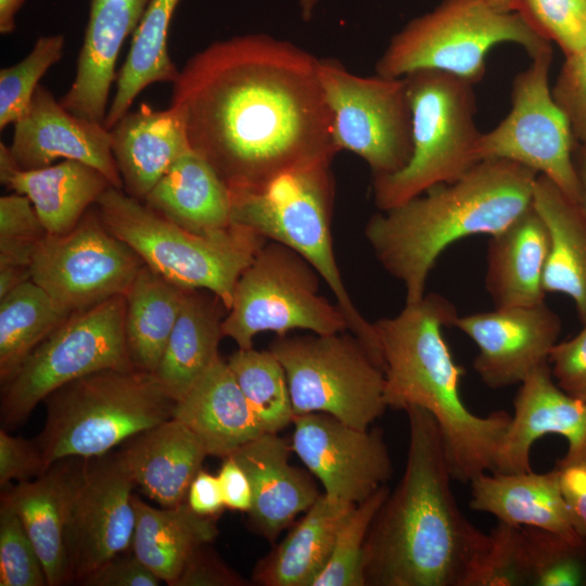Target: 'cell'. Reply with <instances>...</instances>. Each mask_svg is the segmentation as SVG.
<instances>
[{
	"instance_id": "1",
	"label": "cell",
	"mask_w": 586,
	"mask_h": 586,
	"mask_svg": "<svg viewBox=\"0 0 586 586\" xmlns=\"http://www.w3.org/2000/svg\"><path fill=\"white\" fill-rule=\"evenodd\" d=\"M317 65L292 42L250 34L211 43L180 69L170 106L229 191L339 153Z\"/></svg>"
},
{
	"instance_id": "2",
	"label": "cell",
	"mask_w": 586,
	"mask_h": 586,
	"mask_svg": "<svg viewBox=\"0 0 586 586\" xmlns=\"http://www.w3.org/2000/svg\"><path fill=\"white\" fill-rule=\"evenodd\" d=\"M409 444L404 474L375 513L364 549L368 586H462L487 534L460 511L437 422L405 410Z\"/></svg>"
},
{
	"instance_id": "3",
	"label": "cell",
	"mask_w": 586,
	"mask_h": 586,
	"mask_svg": "<svg viewBox=\"0 0 586 586\" xmlns=\"http://www.w3.org/2000/svg\"><path fill=\"white\" fill-rule=\"evenodd\" d=\"M455 306L438 294L424 295L394 317L373 322L384 367L387 408L419 407L441 430L454 480L467 483L492 468L509 425L505 410L485 417L472 413L460 394L464 373L443 334L457 317Z\"/></svg>"
},
{
	"instance_id": "4",
	"label": "cell",
	"mask_w": 586,
	"mask_h": 586,
	"mask_svg": "<svg viewBox=\"0 0 586 586\" xmlns=\"http://www.w3.org/2000/svg\"><path fill=\"white\" fill-rule=\"evenodd\" d=\"M537 176L514 162L484 160L456 181L373 215L365 237L381 266L404 285L406 304L424 297L429 273L449 245L492 237L523 214Z\"/></svg>"
},
{
	"instance_id": "5",
	"label": "cell",
	"mask_w": 586,
	"mask_h": 586,
	"mask_svg": "<svg viewBox=\"0 0 586 586\" xmlns=\"http://www.w3.org/2000/svg\"><path fill=\"white\" fill-rule=\"evenodd\" d=\"M104 227L153 271L183 290H206L230 308L235 284L268 241L231 224L207 233L190 231L113 186L97 201Z\"/></svg>"
},
{
	"instance_id": "6",
	"label": "cell",
	"mask_w": 586,
	"mask_h": 586,
	"mask_svg": "<svg viewBox=\"0 0 586 586\" xmlns=\"http://www.w3.org/2000/svg\"><path fill=\"white\" fill-rule=\"evenodd\" d=\"M35 440L46 467L66 458L105 456L133 435L174 417L176 400L153 373L103 369L73 380L43 400Z\"/></svg>"
},
{
	"instance_id": "7",
	"label": "cell",
	"mask_w": 586,
	"mask_h": 586,
	"mask_svg": "<svg viewBox=\"0 0 586 586\" xmlns=\"http://www.w3.org/2000/svg\"><path fill=\"white\" fill-rule=\"evenodd\" d=\"M330 165L295 167L255 188L229 191L231 221L251 228L268 241L286 245L305 258L329 285L349 331L383 367L373 323L355 306L333 253L330 227L334 183Z\"/></svg>"
},
{
	"instance_id": "8",
	"label": "cell",
	"mask_w": 586,
	"mask_h": 586,
	"mask_svg": "<svg viewBox=\"0 0 586 586\" xmlns=\"http://www.w3.org/2000/svg\"><path fill=\"white\" fill-rule=\"evenodd\" d=\"M506 42L521 46L531 59L551 48L517 11L497 10L486 0H442L392 37L375 74L400 78L438 71L474 85L485 75L488 52Z\"/></svg>"
},
{
	"instance_id": "9",
	"label": "cell",
	"mask_w": 586,
	"mask_h": 586,
	"mask_svg": "<svg viewBox=\"0 0 586 586\" xmlns=\"http://www.w3.org/2000/svg\"><path fill=\"white\" fill-rule=\"evenodd\" d=\"M404 78L412 151L400 170L373 178V198L380 211L437 184L454 182L479 163L475 145L481 132L474 120L473 85L438 71H418Z\"/></svg>"
},
{
	"instance_id": "10",
	"label": "cell",
	"mask_w": 586,
	"mask_h": 586,
	"mask_svg": "<svg viewBox=\"0 0 586 586\" xmlns=\"http://www.w3.org/2000/svg\"><path fill=\"white\" fill-rule=\"evenodd\" d=\"M294 416L322 412L366 430L387 408L382 367L352 332L278 336Z\"/></svg>"
},
{
	"instance_id": "11",
	"label": "cell",
	"mask_w": 586,
	"mask_h": 586,
	"mask_svg": "<svg viewBox=\"0 0 586 586\" xmlns=\"http://www.w3.org/2000/svg\"><path fill=\"white\" fill-rule=\"evenodd\" d=\"M125 317V295L73 313L2 383V428L22 424L40 402L73 380L103 369L135 368Z\"/></svg>"
},
{
	"instance_id": "12",
	"label": "cell",
	"mask_w": 586,
	"mask_h": 586,
	"mask_svg": "<svg viewBox=\"0 0 586 586\" xmlns=\"http://www.w3.org/2000/svg\"><path fill=\"white\" fill-rule=\"evenodd\" d=\"M319 278L297 252L267 241L235 284L222 335L239 348H251L260 332L283 336L296 329L316 334L349 330L339 305L319 294Z\"/></svg>"
},
{
	"instance_id": "13",
	"label": "cell",
	"mask_w": 586,
	"mask_h": 586,
	"mask_svg": "<svg viewBox=\"0 0 586 586\" xmlns=\"http://www.w3.org/2000/svg\"><path fill=\"white\" fill-rule=\"evenodd\" d=\"M317 71L337 151L361 157L372 178L400 170L412 151L405 78L359 76L332 58Z\"/></svg>"
},
{
	"instance_id": "14",
	"label": "cell",
	"mask_w": 586,
	"mask_h": 586,
	"mask_svg": "<svg viewBox=\"0 0 586 586\" xmlns=\"http://www.w3.org/2000/svg\"><path fill=\"white\" fill-rule=\"evenodd\" d=\"M552 49L532 58L511 86V107L475 145L477 162L506 160L548 178L579 204L581 189L573 158V132L549 86Z\"/></svg>"
},
{
	"instance_id": "15",
	"label": "cell",
	"mask_w": 586,
	"mask_h": 586,
	"mask_svg": "<svg viewBox=\"0 0 586 586\" xmlns=\"http://www.w3.org/2000/svg\"><path fill=\"white\" fill-rule=\"evenodd\" d=\"M143 265L141 258L87 212L64 234L47 233L35 249L30 279L62 309L73 314L125 295Z\"/></svg>"
},
{
	"instance_id": "16",
	"label": "cell",
	"mask_w": 586,
	"mask_h": 586,
	"mask_svg": "<svg viewBox=\"0 0 586 586\" xmlns=\"http://www.w3.org/2000/svg\"><path fill=\"white\" fill-rule=\"evenodd\" d=\"M79 460L65 524L71 577L76 584L131 547L136 523L131 494L136 485L115 454Z\"/></svg>"
},
{
	"instance_id": "17",
	"label": "cell",
	"mask_w": 586,
	"mask_h": 586,
	"mask_svg": "<svg viewBox=\"0 0 586 586\" xmlns=\"http://www.w3.org/2000/svg\"><path fill=\"white\" fill-rule=\"evenodd\" d=\"M292 450L328 497L357 505L385 485L393 466L380 429L362 430L322 412L296 415Z\"/></svg>"
},
{
	"instance_id": "18",
	"label": "cell",
	"mask_w": 586,
	"mask_h": 586,
	"mask_svg": "<svg viewBox=\"0 0 586 586\" xmlns=\"http://www.w3.org/2000/svg\"><path fill=\"white\" fill-rule=\"evenodd\" d=\"M453 327L477 346L473 369L486 386L497 390L521 384L548 361L562 323L544 301L457 316Z\"/></svg>"
},
{
	"instance_id": "19",
	"label": "cell",
	"mask_w": 586,
	"mask_h": 586,
	"mask_svg": "<svg viewBox=\"0 0 586 586\" xmlns=\"http://www.w3.org/2000/svg\"><path fill=\"white\" fill-rule=\"evenodd\" d=\"M9 149L21 169L47 167L59 158L73 160L92 166L113 187L123 189L109 129L67 111L42 85L14 124Z\"/></svg>"
},
{
	"instance_id": "20",
	"label": "cell",
	"mask_w": 586,
	"mask_h": 586,
	"mask_svg": "<svg viewBox=\"0 0 586 586\" xmlns=\"http://www.w3.org/2000/svg\"><path fill=\"white\" fill-rule=\"evenodd\" d=\"M514 412L495 453L491 471H531V449L545 435L568 442L564 458L586 457V403L564 392L555 381L549 361L536 367L520 384Z\"/></svg>"
},
{
	"instance_id": "21",
	"label": "cell",
	"mask_w": 586,
	"mask_h": 586,
	"mask_svg": "<svg viewBox=\"0 0 586 586\" xmlns=\"http://www.w3.org/2000/svg\"><path fill=\"white\" fill-rule=\"evenodd\" d=\"M151 0H90L89 20L75 78L60 99L71 113L103 124L109 93L116 80V61Z\"/></svg>"
},
{
	"instance_id": "22",
	"label": "cell",
	"mask_w": 586,
	"mask_h": 586,
	"mask_svg": "<svg viewBox=\"0 0 586 586\" xmlns=\"http://www.w3.org/2000/svg\"><path fill=\"white\" fill-rule=\"evenodd\" d=\"M292 448L276 433H264L232 456L252 486L251 526L272 542L321 495L313 479L290 464Z\"/></svg>"
},
{
	"instance_id": "23",
	"label": "cell",
	"mask_w": 586,
	"mask_h": 586,
	"mask_svg": "<svg viewBox=\"0 0 586 586\" xmlns=\"http://www.w3.org/2000/svg\"><path fill=\"white\" fill-rule=\"evenodd\" d=\"M115 456L136 486L171 508L186 501L208 454L195 433L173 417L124 442Z\"/></svg>"
},
{
	"instance_id": "24",
	"label": "cell",
	"mask_w": 586,
	"mask_h": 586,
	"mask_svg": "<svg viewBox=\"0 0 586 586\" xmlns=\"http://www.w3.org/2000/svg\"><path fill=\"white\" fill-rule=\"evenodd\" d=\"M112 152L125 193L144 201L170 165L191 150L179 112L141 103L111 129Z\"/></svg>"
},
{
	"instance_id": "25",
	"label": "cell",
	"mask_w": 586,
	"mask_h": 586,
	"mask_svg": "<svg viewBox=\"0 0 586 586\" xmlns=\"http://www.w3.org/2000/svg\"><path fill=\"white\" fill-rule=\"evenodd\" d=\"M0 180L30 200L49 234L73 230L88 207L112 186L98 169L73 160L37 169H21L3 142L0 143Z\"/></svg>"
},
{
	"instance_id": "26",
	"label": "cell",
	"mask_w": 586,
	"mask_h": 586,
	"mask_svg": "<svg viewBox=\"0 0 586 586\" xmlns=\"http://www.w3.org/2000/svg\"><path fill=\"white\" fill-rule=\"evenodd\" d=\"M174 418L195 433L208 456L228 457L264 434L228 364L220 357L176 403Z\"/></svg>"
},
{
	"instance_id": "27",
	"label": "cell",
	"mask_w": 586,
	"mask_h": 586,
	"mask_svg": "<svg viewBox=\"0 0 586 586\" xmlns=\"http://www.w3.org/2000/svg\"><path fill=\"white\" fill-rule=\"evenodd\" d=\"M548 253V230L533 205L491 237L485 288L495 307L526 306L545 301L544 272Z\"/></svg>"
},
{
	"instance_id": "28",
	"label": "cell",
	"mask_w": 586,
	"mask_h": 586,
	"mask_svg": "<svg viewBox=\"0 0 586 586\" xmlns=\"http://www.w3.org/2000/svg\"><path fill=\"white\" fill-rule=\"evenodd\" d=\"M470 508L493 514L498 521L536 527L573 539L582 538L572 523L561 493L556 467L545 473L486 474L471 482Z\"/></svg>"
},
{
	"instance_id": "29",
	"label": "cell",
	"mask_w": 586,
	"mask_h": 586,
	"mask_svg": "<svg viewBox=\"0 0 586 586\" xmlns=\"http://www.w3.org/2000/svg\"><path fill=\"white\" fill-rule=\"evenodd\" d=\"M79 458L54 462L40 476L2 493L21 518L42 562L49 586L72 584L65 546L71 485Z\"/></svg>"
},
{
	"instance_id": "30",
	"label": "cell",
	"mask_w": 586,
	"mask_h": 586,
	"mask_svg": "<svg viewBox=\"0 0 586 586\" xmlns=\"http://www.w3.org/2000/svg\"><path fill=\"white\" fill-rule=\"evenodd\" d=\"M144 202L165 218L198 233L225 229L232 224L228 187L192 149L170 165Z\"/></svg>"
},
{
	"instance_id": "31",
	"label": "cell",
	"mask_w": 586,
	"mask_h": 586,
	"mask_svg": "<svg viewBox=\"0 0 586 586\" xmlns=\"http://www.w3.org/2000/svg\"><path fill=\"white\" fill-rule=\"evenodd\" d=\"M533 207L549 234L544 272L545 293L568 295L582 323L586 322V213L548 178L538 175Z\"/></svg>"
},
{
	"instance_id": "32",
	"label": "cell",
	"mask_w": 586,
	"mask_h": 586,
	"mask_svg": "<svg viewBox=\"0 0 586 586\" xmlns=\"http://www.w3.org/2000/svg\"><path fill=\"white\" fill-rule=\"evenodd\" d=\"M354 506L321 494L256 564L253 581L263 586H313L330 558L340 525Z\"/></svg>"
},
{
	"instance_id": "33",
	"label": "cell",
	"mask_w": 586,
	"mask_h": 586,
	"mask_svg": "<svg viewBox=\"0 0 586 586\" xmlns=\"http://www.w3.org/2000/svg\"><path fill=\"white\" fill-rule=\"evenodd\" d=\"M132 506L133 555L162 582L175 586L195 551L216 538L215 518L195 513L187 501L160 509L132 495Z\"/></svg>"
},
{
	"instance_id": "34",
	"label": "cell",
	"mask_w": 586,
	"mask_h": 586,
	"mask_svg": "<svg viewBox=\"0 0 586 586\" xmlns=\"http://www.w3.org/2000/svg\"><path fill=\"white\" fill-rule=\"evenodd\" d=\"M188 290L160 364L153 373L166 392L180 400L219 358V305ZM227 309V308H226Z\"/></svg>"
},
{
	"instance_id": "35",
	"label": "cell",
	"mask_w": 586,
	"mask_h": 586,
	"mask_svg": "<svg viewBox=\"0 0 586 586\" xmlns=\"http://www.w3.org/2000/svg\"><path fill=\"white\" fill-rule=\"evenodd\" d=\"M181 0H151L136 28L128 55L117 73L116 91L103 123L111 129L138 94L157 82L174 84L180 71L168 52L169 25Z\"/></svg>"
},
{
	"instance_id": "36",
	"label": "cell",
	"mask_w": 586,
	"mask_h": 586,
	"mask_svg": "<svg viewBox=\"0 0 586 586\" xmlns=\"http://www.w3.org/2000/svg\"><path fill=\"white\" fill-rule=\"evenodd\" d=\"M187 291L144 264L139 269L125 294L126 340L136 369L155 372Z\"/></svg>"
},
{
	"instance_id": "37",
	"label": "cell",
	"mask_w": 586,
	"mask_h": 586,
	"mask_svg": "<svg viewBox=\"0 0 586 586\" xmlns=\"http://www.w3.org/2000/svg\"><path fill=\"white\" fill-rule=\"evenodd\" d=\"M71 315L31 279L0 298L1 383Z\"/></svg>"
},
{
	"instance_id": "38",
	"label": "cell",
	"mask_w": 586,
	"mask_h": 586,
	"mask_svg": "<svg viewBox=\"0 0 586 586\" xmlns=\"http://www.w3.org/2000/svg\"><path fill=\"white\" fill-rule=\"evenodd\" d=\"M227 364L264 433L278 434L292 423L285 372L270 349L239 348Z\"/></svg>"
},
{
	"instance_id": "39",
	"label": "cell",
	"mask_w": 586,
	"mask_h": 586,
	"mask_svg": "<svg viewBox=\"0 0 586 586\" xmlns=\"http://www.w3.org/2000/svg\"><path fill=\"white\" fill-rule=\"evenodd\" d=\"M390 494L387 485L354 506L339 527L330 558L313 586H366L365 542L371 522Z\"/></svg>"
},
{
	"instance_id": "40",
	"label": "cell",
	"mask_w": 586,
	"mask_h": 586,
	"mask_svg": "<svg viewBox=\"0 0 586 586\" xmlns=\"http://www.w3.org/2000/svg\"><path fill=\"white\" fill-rule=\"evenodd\" d=\"M531 585L586 584V539L523 526Z\"/></svg>"
},
{
	"instance_id": "41",
	"label": "cell",
	"mask_w": 586,
	"mask_h": 586,
	"mask_svg": "<svg viewBox=\"0 0 586 586\" xmlns=\"http://www.w3.org/2000/svg\"><path fill=\"white\" fill-rule=\"evenodd\" d=\"M487 536L462 586L531 585L523 526L498 521Z\"/></svg>"
},
{
	"instance_id": "42",
	"label": "cell",
	"mask_w": 586,
	"mask_h": 586,
	"mask_svg": "<svg viewBox=\"0 0 586 586\" xmlns=\"http://www.w3.org/2000/svg\"><path fill=\"white\" fill-rule=\"evenodd\" d=\"M65 46L62 35L39 37L18 63L0 71V129L15 124L29 105L39 80L58 63Z\"/></svg>"
},
{
	"instance_id": "43",
	"label": "cell",
	"mask_w": 586,
	"mask_h": 586,
	"mask_svg": "<svg viewBox=\"0 0 586 586\" xmlns=\"http://www.w3.org/2000/svg\"><path fill=\"white\" fill-rule=\"evenodd\" d=\"M47 576L38 552L17 512L1 495L0 586H43Z\"/></svg>"
},
{
	"instance_id": "44",
	"label": "cell",
	"mask_w": 586,
	"mask_h": 586,
	"mask_svg": "<svg viewBox=\"0 0 586 586\" xmlns=\"http://www.w3.org/2000/svg\"><path fill=\"white\" fill-rule=\"evenodd\" d=\"M513 10L565 56L586 46V0H513Z\"/></svg>"
},
{
	"instance_id": "45",
	"label": "cell",
	"mask_w": 586,
	"mask_h": 586,
	"mask_svg": "<svg viewBox=\"0 0 586 586\" xmlns=\"http://www.w3.org/2000/svg\"><path fill=\"white\" fill-rule=\"evenodd\" d=\"M47 233L27 196L0 198V268H29L35 249Z\"/></svg>"
},
{
	"instance_id": "46",
	"label": "cell",
	"mask_w": 586,
	"mask_h": 586,
	"mask_svg": "<svg viewBox=\"0 0 586 586\" xmlns=\"http://www.w3.org/2000/svg\"><path fill=\"white\" fill-rule=\"evenodd\" d=\"M551 92L574 138L586 145V46L565 56Z\"/></svg>"
},
{
	"instance_id": "47",
	"label": "cell",
	"mask_w": 586,
	"mask_h": 586,
	"mask_svg": "<svg viewBox=\"0 0 586 586\" xmlns=\"http://www.w3.org/2000/svg\"><path fill=\"white\" fill-rule=\"evenodd\" d=\"M548 361L556 383L586 403V322L576 335L553 346Z\"/></svg>"
},
{
	"instance_id": "48",
	"label": "cell",
	"mask_w": 586,
	"mask_h": 586,
	"mask_svg": "<svg viewBox=\"0 0 586 586\" xmlns=\"http://www.w3.org/2000/svg\"><path fill=\"white\" fill-rule=\"evenodd\" d=\"M42 454L36 442L11 436L0 430V486L8 487L12 481L34 480L47 471Z\"/></svg>"
},
{
	"instance_id": "49",
	"label": "cell",
	"mask_w": 586,
	"mask_h": 586,
	"mask_svg": "<svg viewBox=\"0 0 586 586\" xmlns=\"http://www.w3.org/2000/svg\"><path fill=\"white\" fill-rule=\"evenodd\" d=\"M201 546L184 566L175 586H240L244 579L208 548Z\"/></svg>"
},
{
	"instance_id": "50",
	"label": "cell",
	"mask_w": 586,
	"mask_h": 586,
	"mask_svg": "<svg viewBox=\"0 0 586 586\" xmlns=\"http://www.w3.org/2000/svg\"><path fill=\"white\" fill-rule=\"evenodd\" d=\"M555 467L572 523L577 534L586 539V457H562Z\"/></svg>"
},
{
	"instance_id": "51",
	"label": "cell",
	"mask_w": 586,
	"mask_h": 586,
	"mask_svg": "<svg viewBox=\"0 0 586 586\" xmlns=\"http://www.w3.org/2000/svg\"><path fill=\"white\" fill-rule=\"evenodd\" d=\"M162 581L135 555L116 556L82 579L86 586H157Z\"/></svg>"
},
{
	"instance_id": "52",
	"label": "cell",
	"mask_w": 586,
	"mask_h": 586,
	"mask_svg": "<svg viewBox=\"0 0 586 586\" xmlns=\"http://www.w3.org/2000/svg\"><path fill=\"white\" fill-rule=\"evenodd\" d=\"M217 476L225 507L247 513L252 507V486L241 464L232 456L225 457Z\"/></svg>"
},
{
	"instance_id": "53",
	"label": "cell",
	"mask_w": 586,
	"mask_h": 586,
	"mask_svg": "<svg viewBox=\"0 0 586 586\" xmlns=\"http://www.w3.org/2000/svg\"><path fill=\"white\" fill-rule=\"evenodd\" d=\"M186 501L200 515L220 514L226 507L218 476L201 470L190 484Z\"/></svg>"
},
{
	"instance_id": "54",
	"label": "cell",
	"mask_w": 586,
	"mask_h": 586,
	"mask_svg": "<svg viewBox=\"0 0 586 586\" xmlns=\"http://www.w3.org/2000/svg\"><path fill=\"white\" fill-rule=\"evenodd\" d=\"M25 0H0V33L11 34L15 30V15Z\"/></svg>"
},
{
	"instance_id": "55",
	"label": "cell",
	"mask_w": 586,
	"mask_h": 586,
	"mask_svg": "<svg viewBox=\"0 0 586 586\" xmlns=\"http://www.w3.org/2000/svg\"><path fill=\"white\" fill-rule=\"evenodd\" d=\"M575 167H576L578 181H579V189H581L579 204L586 213V145H582L577 155V160L575 162Z\"/></svg>"
},
{
	"instance_id": "56",
	"label": "cell",
	"mask_w": 586,
	"mask_h": 586,
	"mask_svg": "<svg viewBox=\"0 0 586 586\" xmlns=\"http://www.w3.org/2000/svg\"><path fill=\"white\" fill-rule=\"evenodd\" d=\"M320 0H298L301 15L304 21H310L314 10Z\"/></svg>"
},
{
	"instance_id": "57",
	"label": "cell",
	"mask_w": 586,
	"mask_h": 586,
	"mask_svg": "<svg viewBox=\"0 0 586 586\" xmlns=\"http://www.w3.org/2000/svg\"><path fill=\"white\" fill-rule=\"evenodd\" d=\"M488 4L500 11H514L513 0H486Z\"/></svg>"
}]
</instances>
